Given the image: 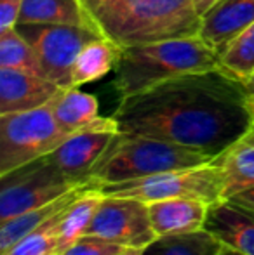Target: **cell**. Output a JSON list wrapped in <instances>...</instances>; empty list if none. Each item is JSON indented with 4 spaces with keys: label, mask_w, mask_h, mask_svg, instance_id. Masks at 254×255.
Returning a JSON list of instances; mask_svg holds the SVG:
<instances>
[{
    "label": "cell",
    "mask_w": 254,
    "mask_h": 255,
    "mask_svg": "<svg viewBox=\"0 0 254 255\" xmlns=\"http://www.w3.org/2000/svg\"><path fill=\"white\" fill-rule=\"evenodd\" d=\"M16 30L37 54L45 78L63 89L71 87V70L82 49L89 42L105 37L96 28L71 24L17 23Z\"/></svg>",
    "instance_id": "cell-7"
},
{
    "label": "cell",
    "mask_w": 254,
    "mask_h": 255,
    "mask_svg": "<svg viewBox=\"0 0 254 255\" xmlns=\"http://www.w3.org/2000/svg\"><path fill=\"white\" fill-rule=\"evenodd\" d=\"M193 2H195V7H197V10H199V14L204 16V14H206L214 3L220 2V0H193Z\"/></svg>",
    "instance_id": "cell-28"
},
{
    "label": "cell",
    "mask_w": 254,
    "mask_h": 255,
    "mask_svg": "<svg viewBox=\"0 0 254 255\" xmlns=\"http://www.w3.org/2000/svg\"><path fill=\"white\" fill-rule=\"evenodd\" d=\"M218 59H220V70L246 84L254 75V24L242 31L218 56Z\"/></svg>",
    "instance_id": "cell-23"
},
{
    "label": "cell",
    "mask_w": 254,
    "mask_h": 255,
    "mask_svg": "<svg viewBox=\"0 0 254 255\" xmlns=\"http://www.w3.org/2000/svg\"><path fill=\"white\" fill-rule=\"evenodd\" d=\"M101 2H103V0H82L84 7L89 10V12H91V16H92V12H94V10L98 9V5H99Z\"/></svg>",
    "instance_id": "cell-29"
},
{
    "label": "cell",
    "mask_w": 254,
    "mask_h": 255,
    "mask_svg": "<svg viewBox=\"0 0 254 255\" xmlns=\"http://www.w3.org/2000/svg\"><path fill=\"white\" fill-rule=\"evenodd\" d=\"M17 23L71 24L99 30L82 0H24Z\"/></svg>",
    "instance_id": "cell-16"
},
{
    "label": "cell",
    "mask_w": 254,
    "mask_h": 255,
    "mask_svg": "<svg viewBox=\"0 0 254 255\" xmlns=\"http://www.w3.org/2000/svg\"><path fill=\"white\" fill-rule=\"evenodd\" d=\"M225 184V200L254 186V124L244 135L214 158Z\"/></svg>",
    "instance_id": "cell-15"
},
{
    "label": "cell",
    "mask_w": 254,
    "mask_h": 255,
    "mask_svg": "<svg viewBox=\"0 0 254 255\" xmlns=\"http://www.w3.org/2000/svg\"><path fill=\"white\" fill-rule=\"evenodd\" d=\"M0 68L45 77L37 54L16 26L0 31Z\"/></svg>",
    "instance_id": "cell-22"
},
{
    "label": "cell",
    "mask_w": 254,
    "mask_h": 255,
    "mask_svg": "<svg viewBox=\"0 0 254 255\" xmlns=\"http://www.w3.org/2000/svg\"><path fill=\"white\" fill-rule=\"evenodd\" d=\"M227 247L207 229L187 235L160 236L143 255H225Z\"/></svg>",
    "instance_id": "cell-21"
},
{
    "label": "cell",
    "mask_w": 254,
    "mask_h": 255,
    "mask_svg": "<svg viewBox=\"0 0 254 255\" xmlns=\"http://www.w3.org/2000/svg\"><path fill=\"white\" fill-rule=\"evenodd\" d=\"M92 17L120 47L197 37L202 26L193 0H103Z\"/></svg>",
    "instance_id": "cell-2"
},
{
    "label": "cell",
    "mask_w": 254,
    "mask_h": 255,
    "mask_svg": "<svg viewBox=\"0 0 254 255\" xmlns=\"http://www.w3.org/2000/svg\"><path fill=\"white\" fill-rule=\"evenodd\" d=\"M87 186H78V188H73L71 191H68L66 195H63L61 198L54 200V202L44 205V207H38L35 210H28L23 212L19 215H14L10 219H5V221H0V255H3L5 252H9L21 238L31 233L35 228L45 222L47 219H51L52 215H56L58 212L68 208L78 196L82 195Z\"/></svg>",
    "instance_id": "cell-17"
},
{
    "label": "cell",
    "mask_w": 254,
    "mask_h": 255,
    "mask_svg": "<svg viewBox=\"0 0 254 255\" xmlns=\"http://www.w3.org/2000/svg\"><path fill=\"white\" fill-rule=\"evenodd\" d=\"M51 110L61 130L68 135L89 127L101 117L98 99L78 87L63 89L51 103Z\"/></svg>",
    "instance_id": "cell-19"
},
{
    "label": "cell",
    "mask_w": 254,
    "mask_h": 255,
    "mask_svg": "<svg viewBox=\"0 0 254 255\" xmlns=\"http://www.w3.org/2000/svg\"><path fill=\"white\" fill-rule=\"evenodd\" d=\"M254 24V0H220L202 16L200 38L220 56Z\"/></svg>",
    "instance_id": "cell-12"
},
{
    "label": "cell",
    "mask_w": 254,
    "mask_h": 255,
    "mask_svg": "<svg viewBox=\"0 0 254 255\" xmlns=\"http://www.w3.org/2000/svg\"><path fill=\"white\" fill-rule=\"evenodd\" d=\"M73 188L78 186L71 184L45 156L14 168L0 175V221L44 207Z\"/></svg>",
    "instance_id": "cell-8"
},
{
    "label": "cell",
    "mask_w": 254,
    "mask_h": 255,
    "mask_svg": "<svg viewBox=\"0 0 254 255\" xmlns=\"http://www.w3.org/2000/svg\"><path fill=\"white\" fill-rule=\"evenodd\" d=\"M119 132V124L113 115L99 117L89 127L68 135L45 160L51 161L71 184L87 186L96 161Z\"/></svg>",
    "instance_id": "cell-9"
},
{
    "label": "cell",
    "mask_w": 254,
    "mask_h": 255,
    "mask_svg": "<svg viewBox=\"0 0 254 255\" xmlns=\"http://www.w3.org/2000/svg\"><path fill=\"white\" fill-rule=\"evenodd\" d=\"M230 202L239 203V205H242V207L254 210V186L244 189V191H241V193H237L235 196H232Z\"/></svg>",
    "instance_id": "cell-27"
},
{
    "label": "cell",
    "mask_w": 254,
    "mask_h": 255,
    "mask_svg": "<svg viewBox=\"0 0 254 255\" xmlns=\"http://www.w3.org/2000/svg\"><path fill=\"white\" fill-rule=\"evenodd\" d=\"M249 110H251L253 124H254V96H249Z\"/></svg>",
    "instance_id": "cell-32"
},
{
    "label": "cell",
    "mask_w": 254,
    "mask_h": 255,
    "mask_svg": "<svg viewBox=\"0 0 254 255\" xmlns=\"http://www.w3.org/2000/svg\"><path fill=\"white\" fill-rule=\"evenodd\" d=\"M51 255H61V254H51Z\"/></svg>",
    "instance_id": "cell-34"
},
{
    "label": "cell",
    "mask_w": 254,
    "mask_h": 255,
    "mask_svg": "<svg viewBox=\"0 0 254 255\" xmlns=\"http://www.w3.org/2000/svg\"><path fill=\"white\" fill-rule=\"evenodd\" d=\"M124 247L98 235H82L61 255H115Z\"/></svg>",
    "instance_id": "cell-25"
},
{
    "label": "cell",
    "mask_w": 254,
    "mask_h": 255,
    "mask_svg": "<svg viewBox=\"0 0 254 255\" xmlns=\"http://www.w3.org/2000/svg\"><path fill=\"white\" fill-rule=\"evenodd\" d=\"M220 68L218 54L200 38H173L122 47L115 68V87L120 99L188 73H200Z\"/></svg>",
    "instance_id": "cell-3"
},
{
    "label": "cell",
    "mask_w": 254,
    "mask_h": 255,
    "mask_svg": "<svg viewBox=\"0 0 254 255\" xmlns=\"http://www.w3.org/2000/svg\"><path fill=\"white\" fill-rule=\"evenodd\" d=\"M244 85H246V91H248V94L249 96H254V75H253L251 78H249L248 82H246Z\"/></svg>",
    "instance_id": "cell-31"
},
{
    "label": "cell",
    "mask_w": 254,
    "mask_h": 255,
    "mask_svg": "<svg viewBox=\"0 0 254 255\" xmlns=\"http://www.w3.org/2000/svg\"><path fill=\"white\" fill-rule=\"evenodd\" d=\"M61 91L63 87L40 75L0 68V115L47 106Z\"/></svg>",
    "instance_id": "cell-11"
},
{
    "label": "cell",
    "mask_w": 254,
    "mask_h": 255,
    "mask_svg": "<svg viewBox=\"0 0 254 255\" xmlns=\"http://www.w3.org/2000/svg\"><path fill=\"white\" fill-rule=\"evenodd\" d=\"M122 47L106 37L89 42L77 56L71 70V87H80L115 71Z\"/></svg>",
    "instance_id": "cell-18"
},
{
    "label": "cell",
    "mask_w": 254,
    "mask_h": 255,
    "mask_svg": "<svg viewBox=\"0 0 254 255\" xmlns=\"http://www.w3.org/2000/svg\"><path fill=\"white\" fill-rule=\"evenodd\" d=\"M145 252V249H132V247H124L122 250H120L119 254L115 255H143Z\"/></svg>",
    "instance_id": "cell-30"
},
{
    "label": "cell",
    "mask_w": 254,
    "mask_h": 255,
    "mask_svg": "<svg viewBox=\"0 0 254 255\" xmlns=\"http://www.w3.org/2000/svg\"><path fill=\"white\" fill-rule=\"evenodd\" d=\"M213 160L214 156L211 154L187 146L148 135L119 132L101 158L96 161L89 186L101 188L106 184L134 181L178 168L199 167Z\"/></svg>",
    "instance_id": "cell-4"
},
{
    "label": "cell",
    "mask_w": 254,
    "mask_h": 255,
    "mask_svg": "<svg viewBox=\"0 0 254 255\" xmlns=\"http://www.w3.org/2000/svg\"><path fill=\"white\" fill-rule=\"evenodd\" d=\"M106 196H127L145 203L169 198H199L214 205L225 200L223 175L216 163L162 172L134 181L106 184L99 188Z\"/></svg>",
    "instance_id": "cell-5"
},
{
    "label": "cell",
    "mask_w": 254,
    "mask_h": 255,
    "mask_svg": "<svg viewBox=\"0 0 254 255\" xmlns=\"http://www.w3.org/2000/svg\"><path fill=\"white\" fill-rule=\"evenodd\" d=\"M103 191L99 188H85L82 195L75 200L64 212L63 221L59 224V236H58V254H63L73 242H77L82 235H85L101 205Z\"/></svg>",
    "instance_id": "cell-20"
},
{
    "label": "cell",
    "mask_w": 254,
    "mask_h": 255,
    "mask_svg": "<svg viewBox=\"0 0 254 255\" xmlns=\"http://www.w3.org/2000/svg\"><path fill=\"white\" fill-rule=\"evenodd\" d=\"M66 137L68 134L52 115L51 104L0 115V175L47 156Z\"/></svg>",
    "instance_id": "cell-6"
},
{
    "label": "cell",
    "mask_w": 254,
    "mask_h": 255,
    "mask_svg": "<svg viewBox=\"0 0 254 255\" xmlns=\"http://www.w3.org/2000/svg\"><path fill=\"white\" fill-rule=\"evenodd\" d=\"M68 208L58 212L42 222L38 228L28 233L24 238H21L9 252L3 255H51L58 254V236H59V224L63 221V215Z\"/></svg>",
    "instance_id": "cell-24"
},
{
    "label": "cell",
    "mask_w": 254,
    "mask_h": 255,
    "mask_svg": "<svg viewBox=\"0 0 254 255\" xmlns=\"http://www.w3.org/2000/svg\"><path fill=\"white\" fill-rule=\"evenodd\" d=\"M225 255H241V254H237V252H234V250L227 249V252H225Z\"/></svg>",
    "instance_id": "cell-33"
},
{
    "label": "cell",
    "mask_w": 254,
    "mask_h": 255,
    "mask_svg": "<svg viewBox=\"0 0 254 255\" xmlns=\"http://www.w3.org/2000/svg\"><path fill=\"white\" fill-rule=\"evenodd\" d=\"M113 118L120 132L162 139L214 158L253 125L246 85L220 68L120 99Z\"/></svg>",
    "instance_id": "cell-1"
},
{
    "label": "cell",
    "mask_w": 254,
    "mask_h": 255,
    "mask_svg": "<svg viewBox=\"0 0 254 255\" xmlns=\"http://www.w3.org/2000/svg\"><path fill=\"white\" fill-rule=\"evenodd\" d=\"M23 2L24 0H0V31L16 26Z\"/></svg>",
    "instance_id": "cell-26"
},
{
    "label": "cell",
    "mask_w": 254,
    "mask_h": 255,
    "mask_svg": "<svg viewBox=\"0 0 254 255\" xmlns=\"http://www.w3.org/2000/svg\"><path fill=\"white\" fill-rule=\"evenodd\" d=\"M85 235H98L132 249H146L159 238L150 222L148 203L106 195Z\"/></svg>",
    "instance_id": "cell-10"
},
{
    "label": "cell",
    "mask_w": 254,
    "mask_h": 255,
    "mask_svg": "<svg viewBox=\"0 0 254 255\" xmlns=\"http://www.w3.org/2000/svg\"><path fill=\"white\" fill-rule=\"evenodd\" d=\"M227 249L241 255H254V210L230 200L214 203L206 228Z\"/></svg>",
    "instance_id": "cell-13"
},
{
    "label": "cell",
    "mask_w": 254,
    "mask_h": 255,
    "mask_svg": "<svg viewBox=\"0 0 254 255\" xmlns=\"http://www.w3.org/2000/svg\"><path fill=\"white\" fill-rule=\"evenodd\" d=\"M213 205L199 198H169L148 203L150 222L157 236L195 233L206 228Z\"/></svg>",
    "instance_id": "cell-14"
}]
</instances>
